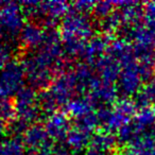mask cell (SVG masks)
I'll return each instance as SVG.
<instances>
[{
    "instance_id": "cell-15",
    "label": "cell",
    "mask_w": 155,
    "mask_h": 155,
    "mask_svg": "<svg viewBox=\"0 0 155 155\" xmlns=\"http://www.w3.org/2000/svg\"><path fill=\"white\" fill-rule=\"evenodd\" d=\"M118 139L113 133L104 130H100L99 132L93 134L91 140V149L100 151V152L108 153L116 147Z\"/></svg>"
},
{
    "instance_id": "cell-26",
    "label": "cell",
    "mask_w": 155,
    "mask_h": 155,
    "mask_svg": "<svg viewBox=\"0 0 155 155\" xmlns=\"http://www.w3.org/2000/svg\"><path fill=\"white\" fill-rule=\"evenodd\" d=\"M1 98H3V97H2V95H1V93H0V99H1Z\"/></svg>"
},
{
    "instance_id": "cell-1",
    "label": "cell",
    "mask_w": 155,
    "mask_h": 155,
    "mask_svg": "<svg viewBox=\"0 0 155 155\" xmlns=\"http://www.w3.org/2000/svg\"><path fill=\"white\" fill-rule=\"evenodd\" d=\"M137 113V104L133 100L124 98L122 100L116 101L112 107L103 106L100 107L97 112L100 125L102 130L113 133L114 131L118 132L125 125L130 124L133 120L134 116Z\"/></svg>"
},
{
    "instance_id": "cell-22",
    "label": "cell",
    "mask_w": 155,
    "mask_h": 155,
    "mask_svg": "<svg viewBox=\"0 0 155 155\" xmlns=\"http://www.w3.org/2000/svg\"><path fill=\"white\" fill-rule=\"evenodd\" d=\"M52 155H70L67 147H56L53 149Z\"/></svg>"
},
{
    "instance_id": "cell-6",
    "label": "cell",
    "mask_w": 155,
    "mask_h": 155,
    "mask_svg": "<svg viewBox=\"0 0 155 155\" xmlns=\"http://www.w3.org/2000/svg\"><path fill=\"white\" fill-rule=\"evenodd\" d=\"M142 77L140 74L138 62L132 63L122 67L120 77L118 79V91L122 93L125 97L132 95H137L142 88Z\"/></svg>"
},
{
    "instance_id": "cell-24",
    "label": "cell",
    "mask_w": 155,
    "mask_h": 155,
    "mask_svg": "<svg viewBox=\"0 0 155 155\" xmlns=\"http://www.w3.org/2000/svg\"><path fill=\"white\" fill-rule=\"evenodd\" d=\"M8 131V125H7V122H5L3 119L0 118V138L3 137L5 133Z\"/></svg>"
},
{
    "instance_id": "cell-10",
    "label": "cell",
    "mask_w": 155,
    "mask_h": 155,
    "mask_svg": "<svg viewBox=\"0 0 155 155\" xmlns=\"http://www.w3.org/2000/svg\"><path fill=\"white\" fill-rule=\"evenodd\" d=\"M46 31L35 22L25 25L19 34V41L27 49H39L45 41Z\"/></svg>"
},
{
    "instance_id": "cell-4",
    "label": "cell",
    "mask_w": 155,
    "mask_h": 155,
    "mask_svg": "<svg viewBox=\"0 0 155 155\" xmlns=\"http://www.w3.org/2000/svg\"><path fill=\"white\" fill-rule=\"evenodd\" d=\"M26 73L24 66L18 61H11L0 70V93L3 98L16 95L24 87Z\"/></svg>"
},
{
    "instance_id": "cell-18",
    "label": "cell",
    "mask_w": 155,
    "mask_h": 155,
    "mask_svg": "<svg viewBox=\"0 0 155 155\" xmlns=\"http://www.w3.org/2000/svg\"><path fill=\"white\" fill-rule=\"evenodd\" d=\"M75 127H80V129L87 131L89 133H93L94 130H96L100 125V121L98 118L97 113H91L86 116L79 118L75 120Z\"/></svg>"
},
{
    "instance_id": "cell-21",
    "label": "cell",
    "mask_w": 155,
    "mask_h": 155,
    "mask_svg": "<svg viewBox=\"0 0 155 155\" xmlns=\"http://www.w3.org/2000/svg\"><path fill=\"white\" fill-rule=\"evenodd\" d=\"M96 7V2L94 1H78L72 5V9L74 11L82 14H88L89 12H94Z\"/></svg>"
},
{
    "instance_id": "cell-3",
    "label": "cell",
    "mask_w": 155,
    "mask_h": 155,
    "mask_svg": "<svg viewBox=\"0 0 155 155\" xmlns=\"http://www.w3.org/2000/svg\"><path fill=\"white\" fill-rule=\"evenodd\" d=\"M16 118L28 125L34 124L41 114L39 95L32 87H22L15 95Z\"/></svg>"
},
{
    "instance_id": "cell-16",
    "label": "cell",
    "mask_w": 155,
    "mask_h": 155,
    "mask_svg": "<svg viewBox=\"0 0 155 155\" xmlns=\"http://www.w3.org/2000/svg\"><path fill=\"white\" fill-rule=\"evenodd\" d=\"M26 147L21 137L11 136L0 141V155H24Z\"/></svg>"
},
{
    "instance_id": "cell-19",
    "label": "cell",
    "mask_w": 155,
    "mask_h": 155,
    "mask_svg": "<svg viewBox=\"0 0 155 155\" xmlns=\"http://www.w3.org/2000/svg\"><path fill=\"white\" fill-rule=\"evenodd\" d=\"M114 2H108V1H102V2H97L96 7L94 9V13L99 19H104L107 16L114 12Z\"/></svg>"
},
{
    "instance_id": "cell-27",
    "label": "cell",
    "mask_w": 155,
    "mask_h": 155,
    "mask_svg": "<svg viewBox=\"0 0 155 155\" xmlns=\"http://www.w3.org/2000/svg\"></svg>"
},
{
    "instance_id": "cell-14",
    "label": "cell",
    "mask_w": 155,
    "mask_h": 155,
    "mask_svg": "<svg viewBox=\"0 0 155 155\" xmlns=\"http://www.w3.org/2000/svg\"><path fill=\"white\" fill-rule=\"evenodd\" d=\"M132 123L140 134H149V130L155 127V108L152 106L140 107L134 116Z\"/></svg>"
},
{
    "instance_id": "cell-25",
    "label": "cell",
    "mask_w": 155,
    "mask_h": 155,
    "mask_svg": "<svg viewBox=\"0 0 155 155\" xmlns=\"http://www.w3.org/2000/svg\"><path fill=\"white\" fill-rule=\"evenodd\" d=\"M83 155H110V154L105 152H100V151L94 150V149H89V150H87Z\"/></svg>"
},
{
    "instance_id": "cell-5",
    "label": "cell",
    "mask_w": 155,
    "mask_h": 155,
    "mask_svg": "<svg viewBox=\"0 0 155 155\" xmlns=\"http://www.w3.org/2000/svg\"><path fill=\"white\" fill-rule=\"evenodd\" d=\"M25 27V13L16 2H2L0 5V28L5 37L20 34Z\"/></svg>"
},
{
    "instance_id": "cell-20",
    "label": "cell",
    "mask_w": 155,
    "mask_h": 155,
    "mask_svg": "<svg viewBox=\"0 0 155 155\" xmlns=\"http://www.w3.org/2000/svg\"><path fill=\"white\" fill-rule=\"evenodd\" d=\"M12 58V48L8 43H0V70H2Z\"/></svg>"
},
{
    "instance_id": "cell-9",
    "label": "cell",
    "mask_w": 155,
    "mask_h": 155,
    "mask_svg": "<svg viewBox=\"0 0 155 155\" xmlns=\"http://www.w3.org/2000/svg\"><path fill=\"white\" fill-rule=\"evenodd\" d=\"M45 127L52 140H65L71 130V121L68 115L63 112H55L46 119Z\"/></svg>"
},
{
    "instance_id": "cell-13",
    "label": "cell",
    "mask_w": 155,
    "mask_h": 155,
    "mask_svg": "<svg viewBox=\"0 0 155 155\" xmlns=\"http://www.w3.org/2000/svg\"><path fill=\"white\" fill-rule=\"evenodd\" d=\"M91 137H93L91 133L74 125L69 131L65 142H66V147L68 150H71L73 152H80L91 143Z\"/></svg>"
},
{
    "instance_id": "cell-2",
    "label": "cell",
    "mask_w": 155,
    "mask_h": 155,
    "mask_svg": "<svg viewBox=\"0 0 155 155\" xmlns=\"http://www.w3.org/2000/svg\"><path fill=\"white\" fill-rule=\"evenodd\" d=\"M94 27L86 14L79 13L73 9H69L65 15L61 26L62 41H86L93 35Z\"/></svg>"
},
{
    "instance_id": "cell-17",
    "label": "cell",
    "mask_w": 155,
    "mask_h": 155,
    "mask_svg": "<svg viewBox=\"0 0 155 155\" xmlns=\"http://www.w3.org/2000/svg\"><path fill=\"white\" fill-rule=\"evenodd\" d=\"M0 118L3 119L9 124L16 119L15 102L10 98L0 99Z\"/></svg>"
},
{
    "instance_id": "cell-11",
    "label": "cell",
    "mask_w": 155,
    "mask_h": 155,
    "mask_svg": "<svg viewBox=\"0 0 155 155\" xmlns=\"http://www.w3.org/2000/svg\"><path fill=\"white\" fill-rule=\"evenodd\" d=\"M96 67L99 72L100 79L110 83L118 81L121 73V65L110 54H105L96 62Z\"/></svg>"
},
{
    "instance_id": "cell-23",
    "label": "cell",
    "mask_w": 155,
    "mask_h": 155,
    "mask_svg": "<svg viewBox=\"0 0 155 155\" xmlns=\"http://www.w3.org/2000/svg\"><path fill=\"white\" fill-rule=\"evenodd\" d=\"M53 149H54V147L51 149H45V150H39V151H36V152H31L30 155H52Z\"/></svg>"
},
{
    "instance_id": "cell-7",
    "label": "cell",
    "mask_w": 155,
    "mask_h": 155,
    "mask_svg": "<svg viewBox=\"0 0 155 155\" xmlns=\"http://www.w3.org/2000/svg\"><path fill=\"white\" fill-rule=\"evenodd\" d=\"M118 91V87L114 83L106 82L100 78H95L88 88L87 96L94 104H99L103 107L108 104L116 103Z\"/></svg>"
},
{
    "instance_id": "cell-12",
    "label": "cell",
    "mask_w": 155,
    "mask_h": 155,
    "mask_svg": "<svg viewBox=\"0 0 155 155\" xmlns=\"http://www.w3.org/2000/svg\"><path fill=\"white\" fill-rule=\"evenodd\" d=\"M94 105L88 96L86 97H77L71 99L68 103L65 105V113L68 116L74 118V120L82 117L86 116V115L91 114L94 112Z\"/></svg>"
},
{
    "instance_id": "cell-8",
    "label": "cell",
    "mask_w": 155,
    "mask_h": 155,
    "mask_svg": "<svg viewBox=\"0 0 155 155\" xmlns=\"http://www.w3.org/2000/svg\"><path fill=\"white\" fill-rule=\"evenodd\" d=\"M21 138L25 147L30 151V153L53 148V140L48 135L45 124L41 123L31 124Z\"/></svg>"
}]
</instances>
